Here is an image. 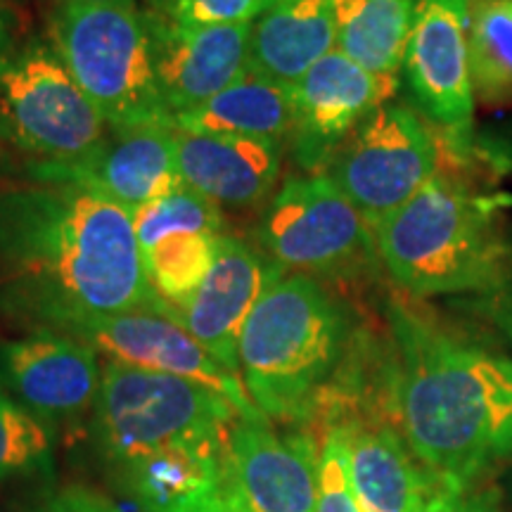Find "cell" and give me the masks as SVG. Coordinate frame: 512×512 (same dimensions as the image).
<instances>
[{
  "label": "cell",
  "instance_id": "1",
  "mask_svg": "<svg viewBox=\"0 0 512 512\" xmlns=\"http://www.w3.org/2000/svg\"><path fill=\"white\" fill-rule=\"evenodd\" d=\"M136 309L169 306L147 278L131 211L76 183L0 185V316L64 335Z\"/></svg>",
  "mask_w": 512,
  "mask_h": 512
},
{
  "label": "cell",
  "instance_id": "2",
  "mask_svg": "<svg viewBox=\"0 0 512 512\" xmlns=\"http://www.w3.org/2000/svg\"><path fill=\"white\" fill-rule=\"evenodd\" d=\"M396 430L434 479L465 486L512 453V361L389 306Z\"/></svg>",
  "mask_w": 512,
  "mask_h": 512
},
{
  "label": "cell",
  "instance_id": "3",
  "mask_svg": "<svg viewBox=\"0 0 512 512\" xmlns=\"http://www.w3.org/2000/svg\"><path fill=\"white\" fill-rule=\"evenodd\" d=\"M349 342L342 304L304 273L283 271L268 283L240 337L245 392L273 425L316 415Z\"/></svg>",
  "mask_w": 512,
  "mask_h": 512
},
{
  "label": "cell",
  "instance_id": "4",
  "mask_svg": "<svg viewBox=\"0 0 512 512\" xmlns=\"http://www.w3.org/2000/svg\"><path fill=\"white\" fill-rule=\"evenodd\" d=\"M373 233L382 266L413 297L484 294L510 266L496 200L441 171Z\"/></svg>",
  "mask_w": 512,
  "mask_h": 512
},
{
  "label": "cell",
  "instance_id": "5",
  "mask_svg": "<svg viewBox=\"0 0 512 512\" xmlns=\"http://www.w3.org/2000/svg\"><path fill=\"white\" fill-rule=\"evenodd\" d=\"M240 411L214 389L185 377L102 361L88 437L114 472L159 453L223 451Z\"/></svg>",
  "mask_w": 512,
  "mask_h": 512
},
{
  "label": "cell",
  "instance_id": "6",
  "mask_svg": "<svg viewBox=\"0 0 512 512\" xmlns=\"http://www.w3.org/2000/svg\"><path fill=\"white\" fill-rule=\"evenodd\" d=\"M50 46L110 128L171 126L157 86L147 12L57 3Z\"/></svg>",
  "mask_w": 512,
  "mask_h": 512
},
{
  "label": "cell",
  "instance_id": "7",
  "mask_svg": "<svg viewBox=\"0 0 512 512\" xmlns=\"http://www.w3.org/2000/svg\"><path fill=\"white\" fill-rule=\"evenodd\" d=\"M110 133L93 100L50 43L29 41L0 60V140L27 164H69Z\"/></svg>",
  "mask_w": 512,
  "mask_h": 512
},
{
  "label": "cell",
  "instance_id": "8",
  "mask_svg": "<svg viewBox=\"0 0 512 512\" xmlns=\"http://www.w3.org/2000/svg\"><path fill=\"white\" fill-rule=\"evenodd\" d=\"M254 247L283 271L351 278L375 264V233L328 174L285 178L256 226Z\"/></svg>",
  "mask_w": 512,
  "mask_h": 512
},
{
  "label": "cell",
  "instance_id": "9",
  "mask_svg": "<svg viewBox=\"0 0 512 512\" xmlns=\"http://www.w3.org/2000/svg\"><path fill=\"white\" fill-rule=\"evenodd\" d=\"M439 138L418 112L382 105L337 147L323 174L375 230L439 171Z\"/></svg>",
  "mask_w": 512,
  "mask_h": 512
},
{
  "label": "cell",
  "instance_id": "10",
  "mask_svg": "<svg viewBox=\"0 0 512 512\" xmlns=\"http://www.w3.org/2000/svg\"><path fill=\"white\" fill-rule=\"evenodd\" d=\"M470 8L472 0H418L401 67L418 114L439 128V143L458 159L475 150Z\"/></svg>",
  "mask_w": 512,
  "mask_h": 512
},
{
  "label": "cell",
  "instance_id": "11",
  "mask_svg": "<svg viewBox=\"0 0 512 512\" xmlns=\"http://www.w3.org/2000/svg\"><path fill=\"white\" fill-rule=\"evenodd\" d=\"M102 361L81 339L34 330L0 342V389L50 432L76 430L91 420Z\"/></svg>",
  "mask_w": 512,
  "mask_h": 512
},
{
  "label": "cell",
  "instance_id": "12",
  "mask_svg": "<svg viewBox=\"0 0 512 512\" xmlns=\"http://www.w3.org/2000/svg\"><path fill=\"white\" fill-rule=\"evenodd\" d=\"M221 484L240 512H316V439L280 434L261 413L240 415L226 439Z\"/></svg>",
  "mask_w": 512,
  "mask_h": 512
},
{
  "label": "cell",
  "instance_id": "13",
  "mask_svg": "<svg viewBox=\"0 0 512 512\" xmlns=\"http://www.w3.org/2000/svg\"><path fill=\"white\" fill-rule=\"evenodd\" d=\"M64 335L81 339L105 361L204 384L233 401L240 415L261 413L247 396L240 377L216 363L171 309H136L95 318Z\"/></svg>",
  "mask_w": 512,
  "mask_h": 512
},
{
  "label": "cell",
  "instance_id": "14",
  "mask_svg": "<svg viewBox=\"0 0 512 512\" xmlns=\"http://www.w3.org/2000/svg\"><path fill=\"white\" fill-rule=\"evenodd\" d=\"M399 91V76L375 74L332 50L292 88L290 147L304 174H323L337 147Z\"/></svg>",
  "mask_w": 512,
  "mask_h": 512
},
{
  "label": "cell",
  "instance_id": "15",
  "mask_svg": "<svg viewBox=\"0 0 512 512\" xmlns=\"http://www.w3.org/2000/svg\"><path fill=\"white\" fill-rule=\"evenodd\" d=\"M27 176L83 185L131 214L183 185L171 126L110 128L88 157L69 164H27Z\"/></svg>",
  "mask_w": 512,
  "mask_h": 512
},
{
  "label": "cell",
  "instance_id": "16",
  "mask_svg": "<svg viewBox=\"0 0 512 512\" xmlns=\"http://www.w3.org/2000/svg\"><path fill=\"white\" fill-rule=\"evenodd\" d=\"M147 19L157 86L171 119L204 105L249 72L252 24L192 29L152 10Z\"/></svg>",
  "mask_w": 512,
  "mask_h": 512
},
{
  "label": "cell",
  "instance_id": "17",
  "mask_svg": "<svg viewBox=\"0 0 512 512\" xmlns=\"http://www.w3.org/2000/svg\"><path fill=\"white\" fill-rule=\"evenodd\" d=\"M283 268L268 261L252 242L223 235L214 268L174 316L209 356L240 377V337L256 302Z\"/></svg>",
  "mask_w": 512,
  "mask_h": 512
},
{
  "label": "cell",
  "instance_id": "18",
  "mask_svg": "<svg viewBox=\"0 0 512 512\" xmlns=\"http://www.w3.org/2000/svg\"><path fill=\"white\" fill-rule=\"evenodd\" d=\"M347 446L349 479L361 512H420L434 479L394 425L370 415L332 411Z\"/></svg>",
  "mask_w": 512,
  "mask_h": 512
},
{
  "label": "cell",
  "instance_id": "19",
  "mask_svg": "<svg viewBox=\"0 0 512 512\" xmlns=\"http://www.w3.org/2000/svg\"><path fill=\"white\" fill-rule=\"evenodd\" d=\"M283 155L285 143L278 140L176 131V164L183 185L219 207L249 209L273 197Z\"/></svg>",
  "mask_w": 512,
  "mask_h": 512
},
{
  "label": "cell",
  "instance_id": "20",
  "mask_svg": "<svg viewBox=\"0 0 512 512\" xmlns=\"http://www.w3.org/2000/svg\"><path fill=\"white\" fill-rule=\"evenodd\" d=\"M337 50L332 0H283L252 22L249 72L292 88Z\"/></svg>",
  "mask_w": 512,
  "mask_h": 512
},
{
  "label": "cell",
  "instance_id": "21",
  "mask_svg": "<svg viewBox=\"0 0 512 512\" xmlns=\"http://www.w3.org/2000/svg\"><path fill=\"white\" fill-rule=\"evenodd\" d=\"M171 128L188 133L240 136L290 143L294 98L290 88L247 72L226 91L171 119Z\"/></svg>",
  "mask_w": 512,
  "mask_h": 512
},
{
  "label": "cell",
  "instance_id": "22",
  "mask_svg": "<svg viewBox=\"0 0 512 512\" xmlns=\"http://www.w3.org/2000/svg\"><path fill=\"white\" fill-rule=\"evenodd\" d=\"M418 0H332L337 50L368 72L399 76Z\"/></svg>",
  "mask_w": 512,
  "mask_h": 512
},
{
  "label": "cell",
  "instance_id": "23",
  "mask_svg": "<svg viewBox=\"0 0 512 512\" xmlns=\"http://www.w3.org/2000/svg\"><path fill=\"white\" fill-rule=\"evenodd\" d=\"M467 41L475 98L512 105V0H472Z\"/></svg>",
  "mask_w": 512,
  "mask_h": 512
},
{
  "label": "cell",
  "instance_id": "24",
  "mask_svg": "<svg viewBox=\"0 0 512 512\" xmlns=\"http://www.w3.org/2000/svg\"><path fill=\"white\" fill-rule=\"evenodd\" d=\"M228 235V233H226ZM223 235L176 233L143 252L152 290L171 311L190 297L214 268Z\"/></svg>",
  "mask_w": 512,
  "mask_h": 512
},
{
  "label": "cell",
  "instance_id": "25",
  "mask_svg": "<svg viewBox=\"0 0 512 512\" xmlns=\"http://www.w3.org/2000/svg\"><path fill=\"white\" fill-rule=\"evenodd\" d=\"M55 434L0 389V484L50 477Z\"/></svg>",
  "mask_w": 512,
  "mask_h": 512
},
{
  "label": "cell",
  "instance_id": "26",
  "mask_svg": "<svg viewBox=\"0 0 512 512\" xmlns=\"http://www.w3.org/2000/svg\"><path fill=\"white\" fill-rule=\"evenodd\" d=\"M133 228H136L140 256H143L145 249L155 247L157 242L176 233L226 235V219L219 204L207 200L188 185H181L169 195L133 211Z\"/></svg>",
  "mask_w": 512,
  "mask_h": 512
},
{
  "label": "cell",
  "instance_id": "27",
  "mask_svg": "<svg viewBox=\"0 0 512 512\" xmlns=\"http://www.w3.org/2000/svg\"><path fill=\"white\" fill-rule=\"evenodd\" d=\"M316 512H361L351 489L347 446L335 422H325L318 444Z\"/></svg>",
  "mask_w": 512,
  "mask_h": 512
},
{
  "label": "cell",
  "instance_id": "28",
  "mask_svg": "<svg viewBox=\"0 0 512 512\" xmlns=\"http://www.w3.org/2000/svg\"><path fill=\"white\" fill-rule=\"evenodd\" d=\"M152 12L178 27H235L252 24L264 12L261 0H157Z\"/></svg>",
  "mask_w": 512,
  "mask_h": 512
},
{
  "label": "cell",
  "instance_id": "29",
  "mask_svg": "<svg viewBox=\"0 0 512 512\" xmlns=\"http://www.w3.org/2000/svg\"><path fill=\"white\" fill-rule=\"evenodd\" d=\"M17 512H124L110 496L88 484H62L43 491Z\"/></svg>",
  "mask_w": 512,
  "mask_h": 512
},
{
  "label": "cell",
  "instance_id": "30",
  "mask_svg": "<svg viewBox=\"0 0 512 512\" xmlns=\"http://www.w3.org/2000/svg\"><path fill=\"white\" fill-rule=\"evenodd\" d=\"M475 150L486 162L508 174L512 171V119L484 128L475 136Z\"/></svg>",
  "mask_w": 512,
  "mask_h": 512
},
{
  "label": "cell",
  "instance_id": "31",
  "mask_svg": "<svg viewBox=\"0 0 512 512\" xmlns=\"http://www.w3.org/2000/svg\"><path fill=\"white\" fill-rule=\"evenodd\" d=\"M152 512H240V510L235 508L233 501L226 496L223 484H216Z\"/></svg>",
  "mask_w": 512,
  "mask_h": 512
},
{
  "label": "cell",
  "instance_id": "32",
  "mask_svg": "<svg viewBox=\"0 0 512 512\" xmlns=\"http://www.w3.org/2000/svg\"><path fill=\"white\" fill-rule=\"evenodd\" d=\"M420 512H477L475 505L465 498V486L439 482L434 484L430 498Z\"/></svg>",
  "mask_w": 512,
  "mask_h": 512
},
{
  "label": "cell",
  "instance_id": "33",
  "mask_svg": "<svg viewBox=\"0 0 512 512\" xmlns=\"http://www.w3.org/2000/svg\"><path fill=\"white\" fill-rule=\"evenodd\" d=\"M484 297H489L491 316H494L496 325L512 342V256H510L508 271H505L501 283H498L494 290L484 292Z\"/></svg>",
  "mask_w": 512,
  "mask_h": 512
},
{
  "label": "cell",
  "instance_id": "34",
  "mask_svg": "<svg viewBox=\"0 0 512 512\" xmlns=\"http://www.w3.org/2000/svg\"><path fill=\"white\" fill-rule=\"evenodd\" d=\"M15 50V17H12L10 5L0 0V60Z\"/></svg>",
  "mask_w": 512,
  "mask_h": 512
},
{
  "label": "cell",
  "instance_id": "35",
  "mask_svg": "<svg viewBox=\"0 0 512 512\" xmlns=\"http://www.w3.org/2000/svg\"><path fill=\"white\" fill-rule=\"evenodd\" d=\"M57 3H81V5H121V8H138L136 0H57Z\"/></svg>",
  "mask_w": 512,
  "mask_h": 512
},
{
  "label": "cell",
  "instance_id": "36",
  "mask_svg": "<svg viewBox=\"0 0 512 512\" xmlns=\"http://www.w3.org/2000/svg\"><path fill=\"white\" fill-rule=\"evenodd\" d=\"M261 3H264V10H268V8H273V5L283 3V0H261Z\"/></svg>",
  "mask_w": 512,
  "mask_h": 512
},
{
  "label": "cell",
  "instance_id": "37",
  "mask_svg": "<svg viewBox=\"0 0 512 512\" xmlns=\"http://www.w3.org/2000/svg\"><path fill=\"white\" fill-rule=\"evenodd\" d=\"M157 3V0H147V5H155Z\"/></svg>",
  "mask_w": 512,
  "mask_h": 512
}]
</instances>
